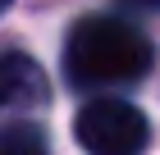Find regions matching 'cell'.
<instances>
[{
  "label": "cell",
  "instance_id": "6da1fadb",
  "mask_svg": "<svg viewBox=\"0 0 160 155\" xmlns=\"http://www.w3.org/2000/svg\"><path fill=\"white\" fill-rule=\"evenodd\" d=\"M156 60V46L142 27L114 14H92L78 18L69 41H64V73L78 91H96V87H128L142 82Z\"/></svg>",
  "mask_w": 160,
  "mask_h": 155
},
{
  "label": "cell",
  "instance_id": "7a4b0ae2",
  "mask_svg": "<svg viewBox=\"0 0 160 155\" xmlns=\"http://www.w3.org/2000/svg\"><path fill=\"white\" fill-rule=\"evenodd\" d=\"M73 137L87 155H142L151 123L128 100H87L73 119Z\"/></svg>",
  "mask_w": 160,
  "mask_h": 155
},
{
  "label": "cell",
  "instance_id": "3957f363",
  "mask_svg": "<svg viewBox=\"0 0 160 155\" xmlns=\"http://www.w3.org/2000/svg\"><path fill=\"white\" fill-rule=\"evenodd\" d=\"M50 100V82L32 55H0V128L28 123L32 109Z\"/></svg>",
  "mask_w": 160,
  "mask_h": 155
},
{
  "label": "cell",
  "instance_id": "277c9868",
  "mask_svg": "<svg viewBox=\"0 0 160 155\" xmlns=\"http://www.w3.org/2000/svg\"><path fill=\"white\" fill-rule=\"evenodd\" d=\"M0 155H50L46 132H41L37 123H18V128H5V132H0Z\"/></svg>",
  "mask_w": 160,
  "mask_h": 155
}]
</instances>
